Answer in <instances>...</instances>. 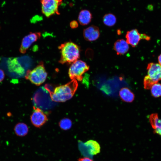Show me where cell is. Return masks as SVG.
<instances>
[{"instance_id": "cell-1", "label": "cell", "mask_w": 161, "mask_h": 161, "mask_svg": "<svg viewBox=\"0 0 161 161\" xmlns=\"http://www.w3.org/2000/svg\"><path fill=\"white\" fill-rule=\"evenodd\" d=\"M58 49L61 54L59 62L62 64H72L80 58V48L73 42H64L58 47Z\"/></svg>"}, {"instance_id": "cell-2", "label": "cell", "mask_w": 161, "mask_h": 161, "mask_svg": "<svg viewBox=\"0 0 161 161\" xmlns=\"http://www.w3.org/2000/svg\"><path fill=\"white\" fill-rule=\"evenodd\" d=\"M78 87L77 81L74 80L65 85L57 86L50 94L51 99L53 101H66L73 96Z\"/></svg>"}, {"instance_id": "cell-3", "label": "cell", "mask_w": 161, "mask_h": 161, "mask_svg": "<svg viewBox=\"0 0 161 161\" xmlns=\"http://www.w3.org/2000/svg\"><path fill=\"white\" fill-rule=\"evenodd\" d=\"M51 99L49 92L44 87L39 88L35 92L33 97L35 107L47 110L52 108L55 103Z\"/></svg>"}, {"instance_id": "cell-4", "label": "cell", "mask_w": 161, "mask_h": 161, "mask_svg": "<svg viewBox=\"0 0 161 161\" xmlns=\"http://www.w3.org/2000/svg\"><path fill=\"white\" fill-rule=\"evenodd\" d=\"M147 75L144 78L145 89H149L151 86L161 80V66L157 63H150L147 67Z\"/></svg>"}, {"instance_id": "cell-5", "label": "cell", "mask_w": 161, "mask_h": 161, "mask_svg": "<svg viewBox=\"0 0 161 161\" xmlns=\"http://www.w3.org/2000/svg\"><path fill=\"white\" fill-rule=\"evenodd\" d=\"M47 75L44 64L41 61L33 69L28 70L25 77L32 83L39 86L45 81Z\"/></svg>"}, {"instance_id": "cell-6", "label": "cell", "mask_w": 161, "mask_h": 161, "mask_svg": "<svg viewBox=\"0 0 161 161\" xmlns=\"http://www.w3.org/2000/svg\"><path fill=\"white\" fill-rule=\"evenodd\" d=\"M89 68V66L86 62L78 60L72 63L70 66L68 71L69 76L72 80L81 81L83 78L82 75Z\"/></svg>"}, {"instance_id": "cell-7", "label": "cell", "mask_w": 161, "mask_h": 161, "mask_svg": "<svg viewBox=\"0 0 161 161\" xmlns=\"http://www.w3.org/2000/svg\"><path fill=\"white\" fill-rule=\"evenodd\" d=\"M62 2V0H41L42 13L47 17L55 14L59 15L58 7Z\"/></svg>"}, {"instance_id": "cell-8", "label": "cell", "mask_w": 161, "mask_h": 161, "mask_svg": "<svg viewBox=\"0 0 161 161\" xmlns=\"http://www.w3.org/2000/svg\"><path fill=\"white\" fill-rule=\"evenodd\" d=\"M126 38L128 44L133 47L137 46L141 39L148 41L150 39V37L146 35L140 34L136 29L127 31L126 35Z\"/></svg>"}, {"instance_id": "cell-9", "label": "cell", "mask_w": 161, "mask_h": 161, "mask_svg": "<svg viewBox=\"0 0 161 161\" xmlns=\"http://www.w3.org/2000/svg\"><path fill=\"white\" fill-rule=\"evenodd\" d=\"M41 36L40 32H30L23 38L19 48V52L22 54L25 53L31 45L40 38Z\"/></svg>"}, {"instance_id": "cell-10", "label": "cell", "mask_w": 161, "mask_h": 161, "mask_svg": "<svg viewBox=\"0 0 161 161\" xmlns=\"http://www.w3.org/2000/svg\"><path fill=\"white\" fill-rule=\"evenodd\" d=\"M33 108V112L30 116L31 122L35 127L40 128L46 122L48 118L41 109L34 107Z\"/></svg>"}, {"instance_id": "cell-11", "label": "cell", "mask_w": 161, "mask_h": 161, "mask_svg": "<svg viewBox=\"0 0 161 161\" xmlns=\"http://www.w3.org/2000/svg\"><path fill=\"white\" fill-rule=\"evenodd\" d=\"M100 35L98 27L94 25L91 26L83 30L84 38L88 41H92L96 40L99 38Z\"/></svg>"}, {"instance_id": "cell-12", "label": "cell", "mask_w": 161, "mask_h": 161, "mask_svg": "<svg viewBox=\"0 0 161 161\" xmlns=\"http://www.w3.org/2000/svg\"><path fill=\"white\" fill-rule=\"evenodd\" d=\"M88 153L91 155H95L100 152V147L99 143L93 140H89L83 144Z\"/></svg>"}, {"instance_id": "cell-13", "label": "cell", "mask_w": 161, "mask_h": 161, "mask_svg": "<svg viewBox=\"0 0 161 161\" xmlns=\"http://www.w3.org/2000/svg\"><path fill=\"white\" fill-rule=\"evenodd\" d=\"M114 49L117 55H121L128 51L129 46L126 41L123 39H120L115 42Z\"/></svg>"}, {"instance_id": "cell-14", "label": "cell", "mask_w": 161, "mask_h": 161, "mask_svg": "<svg viewBox=\"0 0 161 161\" xmlns=\"http://www.w3.org/2000/svg\"><path fill=\"white\" fill-rule=\"evenodd\" d=\"M150 121L154 132L161 136V118L157 114H153L150 116Z\"/></svg>"}, {"instance_id": "cell-15", "label": "cell", "mask_w": 161, "mask_h": 161, "mask_svg": "<svg viewBox=\"0 0 161 161\" xmlns=\"http://www.w3.org/2000/svg\"><path fill=\"white\" fill-rule=\"evenodd\" d=\"M92 18V15L90 12L86 10H81L80 12L78 20L80 24L82 25H86L89 24Z\"/></svg>"}, {"instance_id": "cell-16", "label": "cell", "mask_w": 161, "mask_h": 161, "mask_svg": "<svg viewBox=\"0 0 161 161\" xmlns=\"http://www.w3.org/2000/svg\"><path fill=\"white\" fill-rule=\"evenodd\" d=\"M119 96L123 100L126 102H131L134 99V93L129 89L127 87H123L119 91Z\"/></svg>"}, {"instance_id": "cell-17", "label": "cell", "mask_w": 161, "mask_h": 161, "mask_svg": "<svg viewBox=\"0 0 161 161\" xmlns=\"http://www.w3.org/2000/svg\"><path fill=\"white\" fill-rule=\"evenodd\" d=\"M14 131L18 136L23 137L27 135L28 132V128L26 124L24 123H19L15 127Z\"/></svg>"}, {"instance_id": "cell-18", "label": "cell", "mask_w": 161, "mask_h": 161, "mask_svg": "<svg viewBox=\"0 0 161 161\" xmlns=\"http://www.w3.org/2000/svg\"><path fill=\"white\" fill-rule=\"evenodd\" d=\"M103 21L105 25L109 27H112L114 26L116 23V18L113 14L108 13L104 16Z\"/></svg>"}, {"instance_id": "cell-19", "label": "cell", "mask_w": 161, "mask_h": 161, "mask_svg": "<svg viewBox=\"0 0 161 161\" xmlns=\"http://www.w3.org/2000/svg\"><path fill=\"white\" fill-rule=\"evenodd\" d=\"M150 89L153 96L157 97L161 96V84L155 83L151 86Z\"/></svg>"}, {"instance_id": "cell-20", "label": "cell", "mask_w": 161, "mask_h": 161, "mask_svg": "<svg viewBox=\"0 0 161 161\" xmlns=\"http://www.w3.org/2000/svg\"><path fill=\"white\" fill-rule=\"evenodd\" d=\"M59 125L62 129L68 130L71 128L72 122L71 120L68 118H64L60 121Z\"/></svg>"}, {"instance_id": "cell-21", "label": "cell", "mask_w": 161, "mask_h": 161, "mask_svg": "<svg viewBox=\"0 0 161 161\" xmlns=\"http://www.w3.org/2000/svg\"><path fill=\"white\" fill-rule=\"evenodd\" d=\"M70 25L71 28L74 29L78 27V24L76 21H73L70 22Z\"/></svg>"}, {"instance_id": "cell-22", "label": "cell", "mask_w": 161, "mask_h": 161, "mask_svg": "<svg viewBox=\"0 0 161 161\" xmlns=\"http://www.w3.org/2000/svg\"><path fill=\"white\" fill-rule=\"evenodd\" d=\"M78 161H93V160L88 157H83L78 158Z\"/></svg>"}, {"instance_id": "cell-23", "label": "cell", "mask_w": 161, "mask_h": 161, "mask_svg": "<svg viewBox=\"0 0 161 161\" xmlns=\"http://www.w3.org/2000/svg\"><path fill=\"white\" fill-rule=\"evenodd\" d=\"M5 74L3 71L0 69V83L4 79Z\"/></svg>"}, {"instance_id": "cell-24", "label": "cell", "mask_w": 161, "mask_h": 161, "mask_svg": "<svg viewBox=\"0 0 161 161\" xmlns=\"http://www.w3.org/2000/svg\"><path fill=\"white\" fill-rule=\"evenodd\" d=\"M159 64L161 66V54L158 57Z\"/></svg>"}]
</instances>
